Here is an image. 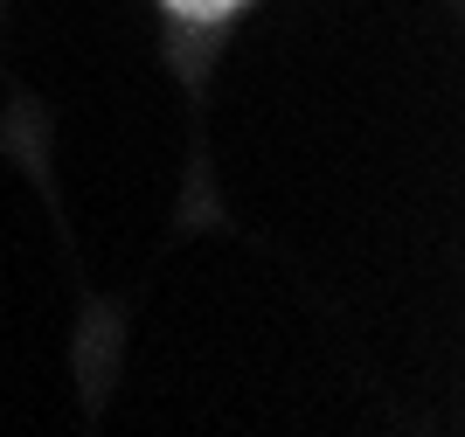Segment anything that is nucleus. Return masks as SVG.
Segmentation results:
<instances>
[{
    "label": "nucleus",
    "instance_id": "1",
    "mask_svg": "<svg viewBox=\"0 0 465 437\" xmlns=\"http://www.w3.org/2000/svg\"><path fill=\"white\" fill-rule=\"evenodd\" d=\"M174 15H188V21H223V15H236L243 0H167Z\"/></svg>",
    "mask_w": 465,
    "mask_h": 437
}]
</instances>
